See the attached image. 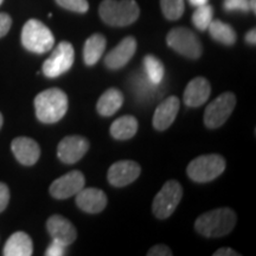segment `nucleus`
Here are the masks:
<instances>
[{
    "mask_svg": "<svg viewBox=\"0 0 256 256\" xmlns=\"http://www.w3.org/2000/svg\"><path fill=\"white\" fill-rule=\"evenodd\" d=\"M46 229L54 241L69 247L78 238V232L69 220L60 215H52L48 220Z\"/></svg>",
    "mask_w": 256,
    "mask_h": 256,
    "instance_id": "obj_14",
    "label": "nucleus"
},
{
    "mask_svg": "<svg viewBox=\"0 0 256 256\" xmlns=\"http://www.w3.org/2000/svg\"><path fill=\"white\" fill-rule=\"evenodd\" d=\"M214 8L209 4L202 5L196 8V11L192 14V23L198 30L206 31L212 22Z\"/></svg>",
    "mask_w": 256,
    "mask_h": 256,
    "instance_id": "obj_25",
    "label": "nucleus"
},
{
    "mask_svg": "<svg viewBox=\"0 0 256 256\" xmlns=\"http://www.w3.org/2000/svg\"><path fill=\"white\" fill-rule=\"evenodd\" d=\"M236 104V96L230 92H226L216 98L208 106L204 113V124L210 130L223 126L232 114Z\"/></svg>",
    "mask_w": 256,
    "mask_h": 256,
    "instance_id": "obj_9",
    "label": "nucleus"
},
{
    "mask_svg": "<svg viewBox=\"0 0 256 256\" xmlns=\"http://www.w3.org/2000/svg\"><path fill=\"white\" fill-rule=\"evenodd\" d=\"M138 120L132 115H124L116 119L110 126V134L116 140H128L138 132Z\"/></svg>",
    "mask_w": 256,
    "mask_h": 256,
    "instance_id": "obj_22",
    "label": "nucleus"
},
{
    "mask_svg": "<svg viewBox=\"0 0 256 256\" xmlns=\"http://www.w3.org/2000/svg\"><path fill=\"white\" fill-rule=\"evenodd\" d=\"M140 165L132 160H120L114 162L108 170L107 179L115 188H122L133 183L140 176Z\"/></svg>",
    "mask_w": 256,
    "mask_h": 256,
    "instance_id": "obj_12",
    "label": "nucleus"
},
{
    "mask_svg": "<svg viewBox=\"0 0 256 256\" xmlns=\"http://www.w3.org/2000/svg\"><path fill=\"white\" fill-rule=\"evenodd\" d=\"M182 197H183L182 185L176 180L166 182L153 200L152 210L154 216L159 220L168 218L177 209Z\"/></svg>",
    "mask_w": 256,
    "mask_h": 256,
    "instance_id": "obj_6",
    "label": "nucleus"
},
{
    "mask_svg": "<svg viewBox=\"0 0 256 256\" xmlns=\"http://www.w3.org/2000/svg\"><path fill=\"white\" fill-rule=\"evenodd\" d=\"M2 124H4V118H2V114L0 113V128L2 127Z\"/></svg>",
    "mask_w": 256,
    "mask_h": 256,
    "instance_id": "obj_37",
    "label": "nucleus"
},
{
    "mask_svg": "<svg viewBox=\"0 0 256 256\" xmlns=\"http://www.w3.org/2000/svg\"><path fill=\"white\" fill-rule=\"evenodd\" d=\"M168 46L176 52L190 60L200 58L203 52L200 40L191 30L185 28H176L168 32L166 37Z\"/></svg>",
    "mask_w": 256,
    "mask_h": 256,
    "instance_id": "obj_7",
    "label": "nucleus"
},
{
    "mask_svg": "<svg viewBox=\"0 0 256 256\" xmlns=\"http://www.w3.org/2000/svg\"><path fill=\"white\" fill-rule=\"evenodd\" d=\"M37 119L43 124H55L68 110V96L58 88H50L40 92L34 98Z\"/></svg>",
    "mask_w": 256,
    "mask_h": 256,
    "instance_id": "obj_2",
    "label": "nucleus"
},
{
    "mask_svg": "<svg viewBox=\"0 0 256 256\" xmlns=\"http://www.w3.org/2000/svg\"><path fill=\"white\" fill-rule=\"evenodd\" d=\"M86 179L82 172L72 171L57 178L50 185V194L56 200H66L78 194L84 188Z\"/></svg>",
    "mask_w": 256,
    "mask_h": 256,
    "instance_id": "obj_11",
    "label": "nucleus"
},
{
    "mask_svg": "<svg viewBox=\"0 0 256 256\" xmlns=\"http://www.w3.org/2000/svg\"><path fill=\"white\" fill-rule=\"evenodd\" d=\"M2 2H4V0H0V5H2Z\"/></svg>",
    "mask_w": 256,
    "mask_h": 256,
    "instance_id": "obj_38",
    "label": "nucleus"
},
{
    "mask_svg": "<svg viewBox=\"0 0 256 256\" xmlns=\"http://www.w3.org/2000/svg\"><path fill=\"white\" fill-rule=\"evenodd\" d=\"M249 8L252 10V12H256V0H249Z\"/></svg>",
    "mask_w": 256,
    "mask_h": 256,
    "instance_id": "obj_36",
    "label": "nucleus"
},
{
    "mask_svg": "<svg viewBox=\"0 0 256 256\" xmlns=\"http://www.w3.org/2000/svg\"><path fill=\"white\" fill-rule=\"evenodd\" d=\"M66 246H63L62 243L54 241L52 240V242L50 243L49 247L46 248V256H63L66 255Z\"/></svg>",
    "mask_w": 256,
    "mask_h": 256,
    "instance_id": "obj_29",
    "label": "nucleus"
},
{
    "mask_svg": "<svg viewBox=\"0 0 256 256\" xmlns=\"http://www.w3.org/2000/svg\"><path fill=\"white\" fill-rule=\"evenodd\" d=\"M214 256H240V254L232 248H220L214 252Z\"/></svg>",
    "mask_w": 256,
    "mask_h": 256,
    "instance_id": "obj_33",
    "label": "nucleus"
},
{
    "mask_svg": "<svg viewBox=\"0 0 256 256\" xmlns=\"http://www.w3.org/2000/svg\"><path fill=\"white\" fill-rule=\"evenodd\" d=\"M124 104V95L119 89L110 88L107 89L104 94L98 98L96 110L101 116L108 118L112 116L120 110Z\"/></svg>",
    "mask_w": 256,
    "mask_h": 256,
    "instance_id": "obj_20",
    "label": "nucleus"
},
{
    "mask_svg": "<svg viewBox=\"0 0 256 256\" xmlns=\"http://www.w3.org/2000/svg\"><path fill=\"white\" fill-rule=\"evenodd\" d=\"M22 44L31 52L46 54L52 49L55 37L46 25L37 19H30L22 30Z\"/></svg>",
    "mask_w": 256,
    "mask_h": 256,
    "instance_id": "obj_4",
    "label": "nucleus"
},
{
    "mask_svg": "<svg viewBox=\"0 0 256 256\" xmlns=\"http://www.w3.org/2000/svg\"><path fill=\"white\" fill-rule=\"evenodd\" d=\"M224 10L226 11H242L248 12L249 0H224Z\"/></svg>",
    "mask_w": 256,
    "mask_h": 256,
    "instance_id": "obj_28",
    "label": "nucleus"
},
{
    "mask_svg": "<svg viewBox=\"0 0 256 256\" xmlns=\"http://www.w3.org/2000/svg\"><path fill=\"white\" fill-rule=\"evenodd\" d=\"M180 107L177 96H168L160 104L153 115V127L158 130H165L174 124Z\"/></svg>",
    "mask_w": 256,
    "mask_h": 256,
    "instance_id": "obj_17",
    "label": "nucleus"
},
{
    "mask_svg": "<svg viewBox=\"0 0 256 256\" xmlns=\"http://www.w3.org/2000/svg\"><path fill=\"white\" fill-rule=\"evenodd\" d=\"M136 51V40L134 37H126L114 49L107 54L104 64L108 69L118 70L130 62Z\"/></svg>",
    "mask_w": 256,
    "mask_h": 256,
    "instance_id": "obj_13",
    "label": "nucleus"
},
{
    "mask_svg": "<svg viewBox=\"0 0 256 256\" xmlns=\"http://www.w3.org/2000/svg\"><path fill=\"white\" fill-rule=\"evenodd\" d=\"M211 94V86L204 78H196L188 83L184 90V104L188 107L196 108L204 104Z\"/></svg>",
    "mask_w": 256,
    "mask_h": 256,
    "instance_id": "obj_18",
    "label": "nucleus"
},
{
    "mask_svg": "<svg viewBox=\"0 0 256 256\" xmlns=\"http://www.w3.org/2000/svg\"><path fill=\"white\" fill-rule=\"evenodd\" d=\"M12 25V18L8 14H0V38L8 34Z\"/></svg>",
    "mask_w": 256,
    "mask_h": 256,
    "instance_id": "obj_32",
    "label": "nucleus"
},
{
    "mask_svg": "<svg viewBox=\"0 0 256 256\" xmlns=\"http://www.w3.org/2000/svg\"><path fill=\"white\" fill-rule=\"evenodd\" d=\"M144 68H145L146 78L153 84L159 86L165 76V66L162 60L153 55H147L144 58Z\"/></svg>",
    "mask_w": 256,
    "mask_h": 256,
    "instance_id": "obj_24",
    "label": "nucleus"
},
{
    "mask_svg": "<svg viewBox=\"0 0 256 256\" xmlns=\"http://www.w3.org/2000/svg\"><path fill=\"white\" fill-rule=\"evenodd\" d=\"M226 170V160L220 154L200 156L188 164L186 172L191 180L208 183L220 177Z\"/></svg>",
    "mask_w": 256,
    "mask_h": 256,
    "instance_id": "obj_5",
    "label": "nucleus"
},
{
    "mask_svg": "<svg viewBox=\"0 0 256 256\" xmlns=\"http://www.w3.org/2000/svg\"><path fill=\"white\" fill-rule=\"evenodd\" d=\"M208 2H209V0H188V2H190L192 6H194V8H198V6H202V5H206V4H208Z\"/></svg>",
    "mask_w": 256,
    "mask_h": 256,
    "instance_id": "obj_35",
    "label": "nucleus"
},
{
    "mask_svg": "<svg viewBox=\"0 0 256 256\" xmlns=\"http://www.w3.org/2000/svg\"><path fill=\"white\" fill-rule=\"evenodd\" d=\"M10 190L5 183H0V212H2L8 206Z\"/></svg>",
    "mask_w": 256,
    "mask_h": 256,
    "instance_id": "obj_31",
    "label": "nucleus"
},
{
    "mask_svg": "<svg viewBox=\"0 0 256 256\" xmlns=\"http://www.w3.org/2000/svg\"><path fill=\"white\" fill-rule=\"evenodd\" d=\"M160 6L165 18L170 20H177L183 16L185 10L184 0H160Z\"/></svg>",
    "mask_w": 256,
    "mask_h": 256,
    "instance_id": "obj_26",
    "label": "nucleus"
},
{
    "mask_svg": "<svg viewBox=\"0 0 256 256\" xmlns=\"http://www.w3.org/2000/svg\"><path fill=\"white\" fill-rule=\"evenodd\" d=\"M90 144L86 136H69L62 139L57 147V156L64 164H75L88 152Z\"/></svg>",
    "mask_w": 256,
    "mask_h": 256,
    "instance_id": "obj_10",
    "label": "nucleus"
},
{
    "mask_svg": "<svg viewBox=\"0 0 256 256\" xmlns=\"http://www.w3.org/2000/svg\"><path fill=\"white\" fill-rule=\"evenodd\" d=\"M56 2L60 8L78 14H86L89 8L87 0H56Z\"/></svg>",
    "mask_w": 256,
    "mask_h": 256,
    "instance_id": "obj_27",
    "label": "nucleus"
},
{
    "mask_svg": "<svg viewBox=\"0 0 256 256\" xmlns=\"http://www.w3.org/2000/svg\"><path fill=\"white\" fill-rule=\"evenodd\" d=\"M107 40L104 36L100 34H92L86 40L84 48H83V60L87 66H94L100 60L101 56L104 55Z\"/></svg>",
    "mask_w": 256,
    "mask_h": 256,
    "instance_id": "obj_21",
    "label": "nucleus"
},
{
    "mask_svg": "<svg viewBox=\"0 0 256 256\" xmlns=\"http://www.w3.org/2000/svg\"><path fill=\"white\" fill-rule=\"evenodd\" d=\"M236 220L238 217L235 211L230 208H220L202 214L194 223V228L204 238H223L232 232L236 226Z\"/></svg>",
    "mask_w": 256,
    "mask_h": 256,
    "instance_id": "obj_1",
    "label": "nucleus"
},
{
    "mask_svg": "<svg viewBox=\"0 0 256 256\" xmlns=\"http://www.w3.org/2000/svg\"><path fill=\"white\" fill-rule=\"evenodd\" d=\"M107 196L100 188H83L76 194V204L82 211L88 214H98L107 206Z\"/></svg>",
    "mask_w": 256,
    "mask_h": 256,
    "instance_id": "obj_16",
    "label": "nucleus"
},
{
    "mask_svg": "<svg viewBox=\"0 0 256 256\" xmlns=\"http://www.w3.org/2000/svg\"><path fill=\"white\" fill-rule=\"evenodd\" d=\"M2 254L5 256H31L34 254L31 238L24 232L12 234L5 243Z\"/></svg>",
    "mask_w": 256,
    "mask_h": 256,
    "instance_id": "obj_19",
    "label": "nucleus"
},
{
    "mask_svg": "<svg viewBox=\"0 0 256 256\" xmlns=\"http://www.w3.org/2000/svg\"><path fill=\"white\" fill-rule=\"evenodd\" d=\"M148 256H172L174 252H172L171 249H170L168 246L165 244H156L154 247L150 249L148 252H147Z\"/></svg>",
    "mask_w": 256,
    "mask_h": 256,
    "instance_id": "obj_30",
    "label": "nucleus"
},
{
    "mask_svg": "<svg viewBox=\"0 0 256 256\" xmlns=\"http://www.w3.org/2000/svg\"><path fill=\"white\" fill-rule=\"evenodd\" d=\"M11 150L16 159L22 165L32 166L40 156V147L34 139L28 136H18L12 142Z\"/></svg>",
    "mask_w": 256,
    "mask_h": 256,
    "instance_id": "obj_15",
    "label": "nucleus"
},
{
    "mask_svg": "<svg viewBox=\"0 0 256 256\" xmlns=\"http://www.w3.org/2000/svg\"><path fill=\"white\" fill-rule=\"evenodd\" d=\"M75 58V51L69 42H60L51 56L43 64L44 75L49 78H56L72 69Z\"/></svg>",
    "mask_w": 256,
    "mask_h": 256,
    "instance_id": "obj_8",
    "label": "nucleus"
},
{
    "mask_svg": "<svg viewBox=\"0 0 256 256\" xmlns=\"http://www.w3.org/2000/svg\"><path fill=\"white\" fill-rule=\"evenodd\" d=\"M210 36L224 46H232L236 42V32L229 24L220 20H212L208 28Z\"/></svg>",
    "mask_w": 256,
    "mask_h": 256,
    "instance_id": "obj_23",
    "label": "nucleus"
},
{
    "mask_svg": "<svg viewBox=\"0 0 256 256\" xmlns=\"http://www.w3.org/2000/svg\"><path fill=\"white\" fill-rule=\"evenodd\" d=\"M98 14L102 20L110 26H127L139 18L140 8L134 0H104Z\"/></svg>",
    "mask_w": 256,
    "mask_h": 256,
    "instance_id": "obj_3",
    "label": "nucleus"
},
{
    "mask_svg": "<svg viewBox=\"0 0 256 256\" xmlns=\"http://www.w3.org/2000/svg\"><path fill=\"white\" fill-rule=\"evenodd\" d=\"M246 40H247L248 44L255 46V43H256V30L255 28H252L250 31H248V34H246Z\"/></svg>",
    "mask_w": 256,
    "mask_h": 256,
    "instance_id": "obj_34",
    "label": "nucleus"
}]
</instances>
